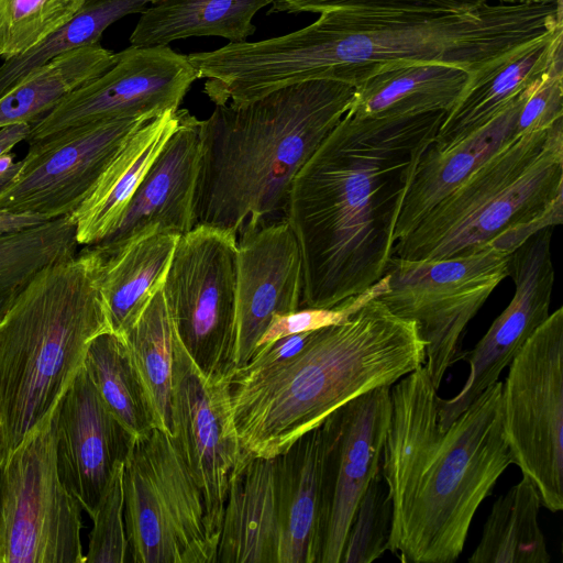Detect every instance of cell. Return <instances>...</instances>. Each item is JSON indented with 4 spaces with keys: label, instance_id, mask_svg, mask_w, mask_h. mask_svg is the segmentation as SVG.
Instances as JSON below:
<instances>
[{
    "label": "cell",
    "instance_id": "1",
    "mask_svg": "<svg viewBox=\"0 0 563 563\" xmlns=\"http://www.w3.org/2000/svg\"><path fill=\"white\" fill-rule=\"evenodd\" d=\"M445 114L346 112L298 172L286 218L302 258L300 308H331L386 274L416 165Z\"/></svg>",
    "mask_w": 563,
    "mask_h": 563
},
{
    "label": "cell",
    "instance_id": "2",
    "mask_svg": "<svg viewBox=\"0 0 563 563\" xmlns=\"http://www.w3.org/2000/svg\"><path fill=\"white\" fill-rule=\"evenodd\" d=\"M562 23L563 3L486 2L459 12L331 10L286 35L230 43L224 64L243 101L317 79L356 86L386 66L411 62L451 64L474 79Z\"/></svg>",
    "mask_w": 563,
    "mask_h": 563
},
{
    "label": "cell",
    "instance_id": "3",
    "mask_svg": "<svg viewBox=\"0 0 563 563\" xmlns=\"http://www.w3.org/2000/svg\"><path fill=\"white\" fill-rule=\"evenodd\" d=\"M380 474L391 501L388 551L405 563H453L472 520L515 463L503 417V382L448 427L424 365L390 387Z\"/></svg>",
    "mask_w": 563,
    "mask_h": 563
},
{
    "label": "cell",
    "instance_id": "4",
    "mask_svg": "<svg viewBox=\"0 0 563 563\" xmlns=\"http://www.w3.org/2000/svg\"><path fill=\"white\" fill-rule=\"evenodd\" d=\"M424 363L417 323L374 298L345 321L316 330L288 361L234 373L230 397L240 446L278 456L340 406L394 385Z\"/></svg>",
    "mask_w": 563,
    "mask_h": 563
},
{
    "label": "cell",
    "instance_id": "5",
    "mask_svg": "<svg viewBox=\"0 0 563 563\" xmlns=\"http://www.w3.org/2000/svg\"><path fill=\"white\" fill-rule=\"evenodd\" d=\"M355 86L317 79L199 120L192 217L239 234L286 218L294 178L347 112Z\"/></svg>",
    "mask_w": 563,
    "mask_h": 563
},
{
    "label": "cell",
    "instance_id": "6",
    "mask_svg": "<svg viewBox=\"0 0 563 563\" xmlns=\"http://www.w3.org/2000/svg\"><path fill=\"white\" fill-rule=\"evenodd\" d=\"M40 271L0 312V437L8 455L54 411L91 341L111 331L90 245Z\"/></svg>",
    "mask_w": 563,
    "mask_h": 563
},
{
    "label": "cell",
    "instance_id": "7",
    "mask_svg": "<svg viewBox=\"0 0 563 563\" xmlns=\"http://www.w3.org/2000/svg\"><path fill=\"white\" fill-rule=\"evenodd\" d=\"M543 218L563 222V118L498 150L394 243L393 256L435 261L466 254Z\"/></svg>",
    "mask_w": 563,
    "mask_h": 563
},
{
    "label": "cell",
    "instance_id": "8",
    "mask_svg": "<svg viewBox=\"0 0 563 563\" xmlns=\"http://www.w3.org/2000/svg\"><path fill=\"white\" fill-rule=\"evenodd\" d=\"M124 523L133 563H216L200 489L173 435L135 437L123 462Z\"/></svg>",
    "mask_w": 563,
    "mask_h": 563
},
{
    "label": "cell",
    "instance_id": "9",
    "mask_svg": "<svg viewBox=\"0 0 563 563\" xmlns=\"http://www.w3.org/2000/svg\"><path fill=\"white\" fill-rule=\"evenodd\" d=\"M508 256L486 244L435 261L390 257L389 287L377 298L394 314L417 323L426 343L424 366L437 390L448 369L464 360L465 329L508 276Z\"/></svg>",
    "mask_w": 563,
    "mask_h": 563
},
{
    "label": "cell",
    "instance_id": "10",
    "mask_svg": "<svg viewBox=\"0 0 563 563\" xmlns=\"http://www.w3.org/2000/svg\"><path fill=\"white\" fill-rule=\"evenodd\" d=\"M56 442L55 408L0 467V563H85L82 508L59 476Z\"/></svg>",
    "mask_w": 563,
    "mask_h": 563
},
{
    "label": "cell",
    "instance_id": "11",
    "mask_svg": "<svg viewBox=\"0 0 563 563\" xmlns=\"http://www.w3.org/2000/svg\"><path fill=\"white\" fill-rule=\"evenodd\" d=\"M238 236L195 225L179 236L162 291L184 349L210 380L236 372Z\"/></svg>",
    "mask_w": 563,
    "mask_h": 563
},
{
    "label": "cell",
    "instance_id": "12",
    "mask_svg": "<svg viewBox=\"0 0 563 563\" xmlns=\"http://www.w3.org/2000/svg\"><path fill=\"white\" fill-rule=\"evenodd\" d=\"M503 382L505 433L541 506L563 509V308L526 341Z\"/></svg>",
    "mask_w": 563,
    "mask_h": 563
},
{
    "label": "cell",
    "instance_id": "13",
    "mask_svg": "<svg viewBox=\"0 0 563 563\" xmlns=\"http://www.w3.org/2000/svg\"><path fill=\"white\" fill-rule=\"evenodd\" d=\"M153 118H115L73 126L29 143L0 211L45 221L71 214L86 199L124 140Z\"/></svg>",
    "mask_w": 563,
    "mask_h": 563
},
{
    "label": "cell",
    "instance_id": "14",
    "mask_svg": "<svg viewBox=\"0 0 563 563\" xmlns=\"http://www.w3.org/2000/svg\"><path fill=\"white\" fill-rule=\"evenodd\" d=\"M198 74L187 55L167 45L130 46L103 74L63 98L31 124L29 143L68 128L115 118H155L177 111Z\"/></svg>",
    "mask_w": 563,
    "mask_h": 563
},
{
    "label": "cell",
    "instance_id": "15",
    "mask_svg": "<svg viewBox=\"0 0 563 563\" xmlns=\"http://www.w3.org/2000/svg\"><path fill=\"white\" fill-rule=\"evenodd\" d=\"M174 439L203 498L208 529L218 542L230 478L242 453L232 417L230 380H210L175 332Z\"/></svg>",
    "mask_w": 563,
    "mask_h": 563
},
{
    "label": "cell",
    "instance_id": "16",
    "mask_svg": "<svg viewBox=\"0 0 563 563\" xmlns=\"http://www.w3.org/2000/svg\"><path fill=\"white\" fill-rule=\"evenodd\" d=\"M390 387L358 395L322 422L323 510L318 563H340L357 504L380 473L389 424Z\"/></svg>",
    "mask_w": 563,
    "mask_h": 563
},
{
    "label": "cell",
    "instance_id": "17",
    "mask_svg": "<svg viewBox=\"0 0 563 563\" xmlns=\"http://www.w3.org/2000/svg\"><path fill=\"white\" fill-rule=\"evenodd\" d=\"M552 229L540 230L509 254L508 276L515 283V295L475 347L465 353L470 375L462 389L450 399L438 396L442 428L448 427L488 386L499 380L500 373L548 319L554 284Z\"/></svg>",
    "mask_w": 563,
    "mask_h": 563
},
{
    "label": "cell",
    "instance_id": "18",
    "mask_svg": "<svg viewBox=\"0 0 563 563\" xmlns=\"http://www.w3.org/2000/svg\"><path fill=\"white\" fill-rule=\"evenodd\" d=\"M236 265L238 371L252 358L273 317L300 308L302 258L287 218L244 229Z\"/></svg>",
    "mask_w": 563,
    "mask_h": 563
},
{
    "label": "cell",
    "instance_id": "19",
    "mask_svg": "<svg viewBox=\"0 0 563 563\" xmlns=\"http://www.w3.org/2000/svg\"><path fill=\"white\" fill-rule=\"evenodd\" d=\"M134 438L106 407L82 366L56 407V455L62 481L89 517Z\"/></svg>",
    "mask_w": 563,
    "mask_h": 563
},
{
    "label": "cell",
    "instance_id": "20",
    "mask_svg": "<svg viewBox=\"0 0 563 563\" xmlns=\"http://www.w3.org/2000/svg\"><path fill=\"white\" fill-rule=\"evenodd\" d=\"M199 158V120L180 109L178 128L148 168L120 223L96 245L114 250L156 232L179 236L189 232Z\"/></svg>",
    "mask_w": 563,
    "mask_h": 563
},
{
    "label": "cell",
    "instance_id": "21",
    "mask_svg": "<svg viewBox=\"0 0 563 563\" xmlns=\"http://www.w3.org/2000/svg\"><path fill=\"white\" fill-rule=\"evenodd\" d=\"M279 456L242 451L231 478L216 563H278Z\"/></svg>",
    "mask_w": 563,
    "mask_h": 563
},
{
    "label": "cell",
    "instance_id": "22",
    "mask_svg": "<svg viewBox=\"0 0 563 563\" xmlns=\"http://www.w3.org/2000/svg\"><path fill=\"white\" fill-rule=\"evenodd\" d=\"M528 88L466 137L444 148L437 147L432 142L427 146L406 192L395 230V242L408 234L477 167L517 137V117Z\"/></svg>",
    "mask_w": 563,
    "mask_h": 563
},
{
    "label": "cell",
    "instance_id": "23",
    "mask_svg": "<svg viewBox=\"0 0 563 563\" xmlns=\"http://www.w3.org/2000/svg\"><path fill=\"white\" fill-rule=\"evenodd\" d=\"M179 122L180 109L167 110L124 140L86 199L70 214L77 244L99 243L115 230L135 190Z\"/></svg>",
    "mask_w": 563,
    "mask_h": 563
},
{
    "label": "cell",
    "instance_id": "24",
    "mask_svg": "<svg viewBox=\"0 0 563 563\" xmlns=\"http://www.w3.org/2000/svg\"><path fill=\"white\" fill-rule=\"evenodd\" d=\"M562 46L563 23L518 47L488 71L472 79L446 112L433 145L448 147L490 121L547 71Z\"/></svg>",
    "mask_w": 563,
    "mask_h": 563
},
{
    "label": "cell",
    "instance_id": "25",
    "mask_svg": "<svg viewBox=\"0 0 563 563\" xmlns=\"http://www.w3.org/2000/svg\"><path fill=\"white\" fill-rule=\"evenodd\" d=\"M323 432L299 437L279 456L278 563H318L323 510Z\"/></svg>",
    "mask_w": 563,
    "mask_h": 563
},
{
    "label": "cell",
    "instance_id": "26",
    "mask_svg": "<svg viewBox=\"0 0 563 563\" xmlns=\"http://www.w3.org/2000/svg\"><path fill=\"white\" fill-rule=\"evenodd\" d=\"M179 235L156 232L114 250L90 245L110 329L124 336L163 288Z\"/></svg>",
    "mask_w": 563,
    "mask_h": 563
},
{
    "label": "cell",
    "instance_id": "27",
    "mask_svg": "<svg viewBox=\"0 0 563 563\" xmlns=\"http://www.w3.org/2000/svg\"><path fill=\"white\" fill-rule=\"evenodd\" d=\"M472 77L470 71L451 64H394L355 86L347 112L361 117L449 112Z\"/></svg>",
    "mask_w": 563,
    "mask_h": 563
},
{
    "label": "cell",
    "instance_id": "28",
    "mask_svg": "<svg viewBox=\"0 0 563 563\" xmlns=\"http://www.w3.org/2000/svg\"><path fill=\"white\" fill-rule=\"evenodd\" d=\"M273 0H153L130 35L136 47L165 46L187 37L216 36L246 42L252 20Z\"/></svg>",
    "mask_w": 563,
    "mask_h": 563
},
{
    "label": "cell",
    "instance_id": "29",
    "mask_svg": "<svg viewBox=\"0 0 563 563\" xmlns=\"http://www.w3.org/2000/svg\"><path fill=\"white\" fill-rule=\"evenodd\" d=\"M115 60L117 54L99 43L53 57L0 97V128L21 122L32 124Z\"/></svg>",
    "mask_w": 563,
    "mask_h": 563
},
{
    "label": "cell",
    "instance_id": "30",
    "mask_svg": "<svg viewBox=\"0 0 563 563\" xmlns=\"http://www.w3.org/2000/svg\"><path fill=\"white\" fill-rule=\"evenodd\" d=\"M541 500L533 483L521 481L493 505L470 563H549L539 523Z\"/></svg>",
    "mask_w": 563,
    "mask_h": 563
},
{
    "label": "cell",
    "instance_id": "31",
    "mask_svg": "<svg viewBox=\"0 0 563 563\" xmlns=\"http://www.w3.org/2000/svg\"><path fill=\"white\" fill-rule=\"evenodd\" d=\"M84 367L106 407L130 433L140 437L157 428L148 391L124 338L112 331L96 336Z\"/></svg>",
    "mask_w": 563,
    "mask_h": 563
},
{
    "label": "cell",
    "instance_id": "32",
    "mask_svg": "<svg viewBox=\"0 0 563 563\" xmlns=\"http://www.w3.org/2000/svg\"><path fill=\"white\" fill-rule=\"evenodd\" d=\"M123 338L148 391L157 428L174 435L172 397L175 328L162 289Z\"/></svg>",
    "mask_w": 563,
    "mask_h": 563
},
{
    "label": "cell",
    "instance_id": "33",
    "mask_svg": "<svg viewBox=\"0 0 563 563\" xmlns=\"http://www.w3.org/2000/svg\"><path fill=\"white\" fill-rule=\"evenodd\" d=\"M152 1L85 0L62 27L27 52L3 62L0 66V97L53 57L98 44L102 33L112 23L125 15L144 12Z\"/></svg>",
    "mask_w": 563,
    "mask_h": 563
},
{
    "label": "cell",
    "instance_id": "34",
    "mask_svg": "<svg viewBox=\"0 0 563 563\" xmlns=\"http://www.w3.org/2000/svg\"><path fill=\"white\" fill-rule=\"evenodd\" d=\"M71 216L0 236V312L43 268L75 255Z\"/></svg>",
    "mask_w": 563,
    "mask_h": 563
},
{
    "label": "cell",
    "instance_id": "35",
    "mask_svg": "<svg viewBox=\"0 0 563 563\" xmlns=\"http://www.w3.org/2000/svg\"><path fill=\"white\" fill-rule=\"evenodd\" d=\"M85 0H0V57L27 52L62 27Z\"/></svg>",
    "mask_w": 563,
    "mask_h": 563
},
{
    "label": "cell",
    "instance_id": "36",
    "mask_svg": "<svg viewBox=\"0 0 563 563\" xmlns=\"http://www.w3.org/2000/svg\"><path fill=\"white\" fill-rule=\"evenodd\" d=\"M391 501L382 474L368 484L355 509L340 563H371L388 550Z\"/></svg>",
    "mask_w": 563,
    "mask_h": 563
},
{
    "label": "cell",
    "instance_id": "37",
    "mask_svg": "<svg viewBox=\"0 0 563 563\" xmlns=\"http://www.w3.org/2000/svg\"><path fill=\"white\" fill-rule=\"evenodd\" d=\"M85 563L130 562L124 523L123 462H119L102 490L92 516Z\"/></svg>",
    "mask_w": 563,
    "mask_h": 563
},
{
    "label": "cell",
    "instance_id": "38",
    "mask_svg": "<svg viewBox=\"0 0 563 563\" xmlns=\"http://www.w3.org/2000/svg\"><path fill=\"white\" fill-rule=\"evenodd\" d=\"M388 287V275L385 274L377 283L363 292L350 297L331 308L306 307L289 313L276 314L258 340L255 352L283 336L316 331L341 323L369 300L384 294Z\"/></svg>",
    "mask_w": 563,
    "mask_h": 563
},
{
    "label": "cell",
    "instance_id": "39",
    "mask_svg": "<svg viewBox=\"0 0 563 563\" xmlns=\"http://www.w3.org/2000/svg\"><path fill=\"white\" fill-rule=\"evenodd\" d=\"M563 118V51L553 57L547 71L527 90L520 106L516 135L548 129Z\"/></svg>",
    "mask_w": 563,
    "mask_h": 563
},
{
    "label": "cell",
    "instance_id": "40",
    "mask_svg": "<svg viewBox=\"0 0 563 563\" xmlns=\"http://www.w3.org/2000/svg\"><path fill=\"white\" fill-rule=\"evenodd\" d=\"M487 0H273L268 14L321 13L331 10H389L459 12L476 9Z\"/></svg>",
    "mask_w": 563,
    "mask_h": 563
},
{
    "label": "cell",
    "instance_id": "41",
    "mask_svg": "<svg viewBox=\"0 0 563 563\" xmlns=\"http://www.w3.org/2000/svg\"><path fill=\"white\" fill-rule=\"evenodd\" d=\"M31 133V124L26 122L14 123L0 128V157L23 141H27Z\"/></svg>",
    "mask_w": 563,
    "mask_h": 563
},
{
    "label": "cell",
    "instance_id": "42",
    "mask_svg": "<svg viewBox=\"0 0 563 563\" xmlns=\"http://www.w3.org/2000/svg\"><path fill=\"white\" fill-rule=\"evenodd\" d=\"M21 166L22 159L15 161L11 152L0 157V192L13 183Z\"/></svg>",
    "mask_w": 563,
    "mask_h": 563
},
{
    "label": "cell",
    "instance_id": "43",
    "mask_svg": "<svg viewBox=\"0 0 563 563\" xmlns=\"http://www.w3.org/2000/svg\"><path fill=\"white\" fill-rule=\"evenodd\" d=\"M519 3L525 4H549V3H563L562 0H520Z\"/></svg>",
    "mask_w": 563,
    "mask_h": 563
},
{
    "label": "cell",
    "instance_id": "44",
    "mask_svg": "<svg viewBox=\"0 0 563 563\" xmlns=\"http://www.w3.org/2000/svg\"><path fill=\"white\" fill-rule=\"evenodd\" d=\"M5 456H7V454H5V451H4L2 441H1V437H0V467H1Z\"/></svg>",
    "mask_w": 563,
    "mask_h": 563
},
{
    "label": "cell",
    "instance_id": "45",
    "mask_svg": "<svg viewBox=\"0 0 563 563\" xmlns=\"http://www.w3.org/2000/svg\"><path fill=\"white\" fill-rule=\"evenodd\" d=\"M503 4H516L519 3L520 0H498Z\"/></svg>",
    "mask_w": 563,
    "mask_h": 563
}]
</instances>
